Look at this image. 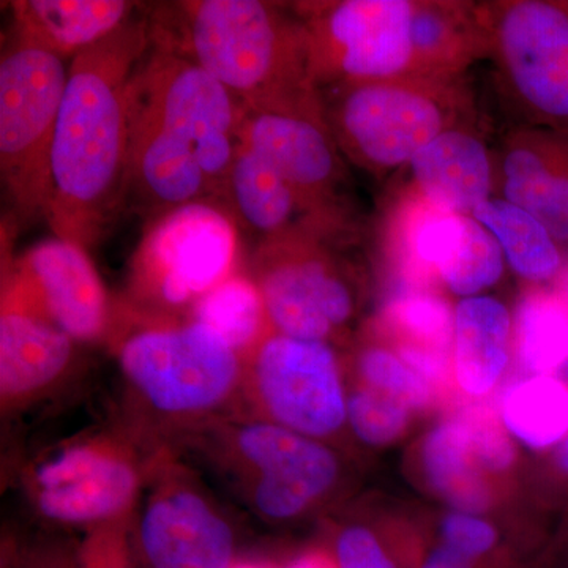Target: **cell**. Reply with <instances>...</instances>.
<instances>
[{"label": "cell", "mask_w": 568, "mask_h": 568, "mask_svg": "<svg viewBox=\"0 0 568 568\" xmlns=\"http://www.w3.org/2000/svg\"><path fill=\"white\" fill-rule=\"evenodd\" d=\"M246 416L331 444L347 428V387L334 343L272 331L245 358Z\"/></svg>", "instance_id": "obj_11"}, {"label": "cell", "mask_w": 568, "mask_h": 568, "mask_svg": "<svg viewBox=\"0 0 568 568\" xmlns=\"http://www.w3.org/2000/svg\"><path fill=\"white\" fill-rule=\"evenodd\" d=\"M514 351L530 375H552L568 365V302L548 291H526L514 313Z\"/></svg>", "instance_id": "obj_28"}, {"label": "cell", "mask_w": 568, "mask_h": 568, "mask_svg": "<svg viewBox=\"0 0 568 568\" xmlns=\"http://www.w3.org/2000/svg\"><path fill=\"white\" fill-rule=\"evenodd\" d=\"M506 267L495 235L473 215H459L457 230L437 264L436 283L457 297H477L503 278Z\"/></svg>", "instance_id": "obj_31"}, {"label": "cell", "mask_w": 568, "mask_h": 568, "mask_svg": "<svg viewBox=\"0 0 568 568\" xmlns=\"http://www.w3.org/2000/svg\"><path fill=\"white\" fill-rule=\"evenodd\" d=\"M129 95L192 149L223 203L241 148L244 104L207 71L153 36L130 80Z\"/></svg>", "instance_id": "obj_10"}, {"label": "cell", "mask_w": 568, "mask_h": 568, "mask_svg": "<svg viewBox=\"0 0 568 568\" xmlns=\"http://www.w3.org/2000/svg\"><path fill=\"white\" fill-rule=\"evenodd\" d=\"M234 568H283L278 564L263 559H239Z\"/></svg>", "instance_id": "obj_41"}, {"label": "cell", "mask_w": 568, "mask_h": 568, "mask_svg": "<svg viewBox=\"0 0 568 568\" xmlns=\"http://www.w3.org/2000/svg\"><path fill=\"white\" fill-rule=\"evenodd\" d=\"M77 342L54 323L18 261L2 278L0 399L3 413L43 398L69 375Z\"/></svg>", "instance_id": "obj_16"}, {"label": "cell", "mask_w": 568, "mask_h": 568, "mask_svg": "<svg viewBox=\"0 0 568 568\" xmlns=\"http://www.w3.org/2000/svg\"><path fill=\"white\" fill-rule=\"evenodd\" d=\"M126 320L136 325L112 334L119 366L152 416L193 432L241 399L245 358L207 325L192 317Z\"/></svg>", "instance_id": "obj_4"}, {"label": "cell", "mask_w": 568, "mask_h": 568, "mask_svg": "<svg viewBox=\"0 0 568 568\" xmlns=\"http://www.w3.org/2000/svg\"><path fill=\"white\" fill-rule=\"evenodd\" d=\"M469 437L474 454L493 480L500 485L518 463L515 439L507 432L499 413L484 403H474L457 410Z\"/></svg>", "instance_id": "obj_34"}, {"label": "cell", "mask_w": 568, "mask_h": 568, "mask_svg": "<svg viewBox=\"0 0 568 568\" xmlns=\"http://www.w3.org/2000/svg\"><path fill=\"white\" fill-rule=\"evenodd\" d=\"M497 82L526 125L568 134V10L548 0L478 3Z\"/></svg>", "instance_id": "obj_8"}, {"label": "cell", "mask_w": 568, "mask_h": 568, "mask_svg": "<svg viewBox=\"0 0 568 568\" xmlns=\"http://www.w3.org/2000/svg\"><path fill=\"white\" fill-rule=\"evenodd\" d=\"M514 354V315L491 295L462 298L455 305L454 381L469 398L497 387Z\"/></svg>", "instance_id": "obj_24"}, {"label": "cell", "mask_w": 568, "mask_h": 568, "mask_svg": "<svg viewBox=\"0 0 568 568\" xmlns=\"http://www.w3.org/2000/svg\"><path fill=\"white\" fill-rule=\"evenodd\" d=\"M134 9L125 0H21L11 3L14 39L65 61L121 29Z\"/></svg>", "instance_id": "obj_22"}, {"label": "cell", "mask_w": 568, "mask_h": 568, "mask_svg": "<svg viewBox=\"0 0 568 568\" xmlns=\"http://www.w3.org/2000/svg\"><path fill=\"white\" fill-rule=\"evenodd\" d=\"M237 224L219 203L183 205L149 222L133 254L126 316L183 320L235 272Z\"/></svg>", "instance_id": "obj_6"}, {"label": "cell", "mask_w": 568, "mask_h": 568, "mask_svg": "<svg viewBox=\"0 0 568 568\" xmlns=\"http://www.w3.org/2000/svg\"><path fill=\"white\" fill-rule=\"evenodd\" d=\"M375 331L377 338L390 346L454 357L455 308L436 290L399 291L384 305Z\"/></svg>", "instance_id": "obj_29"}, {"label": "cell", "mask_w": 568, "mask_h": 568, "mask_svg": "<svg viewBox=\"0 0 568 568\" xmlns=\"http://www.w3.org/2000/svg\"><path fill=\"white\" fill-rule=\"evenodd\" d=\"M67 80L63 59L26 41L14 39L0 63V175L18 222H47Z\"/></svg>", "instance_id": "obj_7"}, {"label": "cell", "mask_w": 568, "mask_h": 568, "mask_svg": "<svg viewBox=\"0 0 568 568\" xmlns=\"http://www.w3.org/2000/svg\"><path fill=\"white\" fill-rule=\"evenodd\" d=\"M317 95L343 156L377 178L406 170L447 130L476 123L473 93L463 77L349 82Z\"/></svg>", "instance_id": "obj_3"}, {"label": "cell", "mask_w": 568, "mask_h": 568, "mask_svg": "<svg viewBox=\"0 0 568 568\" xmlns=\"http://www.w3.org/2000/svg\"><path fill=\"white\" fill-rule=\"evenodd\" d=\"M355 383L390 396L414 414L428 413L437 394L396 354L384 339L375 338L358 347L354 357Z\"/></svg>", "instance_id": "obj_32"}, {"label": "cell", "mask_w": 568, "mask_h": 568, "mask_svg": "<svg viewBox=\"0 0 568 568\" xmlns=\"http://www.w3.org/2000/svg\"><path fill=\"white\" fill-rule=\"evenodd\" d=\"M152 36L222 82L245 110L321 104L305 22L263 0H192L153 10Z\"/></svg>", "instance_id": "obj_2"}, {"label": "cell", "mask_w": 568, "mask_h": 568, "mask_svg": "<svg viewBox=\"0 0 568 568\" xmlns=\"http://www.w3.org/2000/svg\"><path fill=\"white\" fill-rule=\"evenodd\" d=\"M153 457L141 458L130 440L95 435L71 440L32 467L28 489L48 521L91 530L132 518Z\"/></svg>", "instance_id": "obj_12"}, {"label": "cell", "mask_w": 568, "mask_h": 568, "mask_svg": "<svg viewBox=\"0 0 568 568\" xmlns=\"http://www.w3.org/2000/svg\"><path fill=\"white\" fill-rule=\"evenodd\" d=\"M414 465L426 491L455 511L484 515L496 506L500 485L478 463L458 413L422 437Z\"/></svg>", "instance_id": "obj_23"}, {"label": "cell", "mask_w": 568, "mask_h": 568, "mask_svg": "<svg viewBox=\"0 0 568 568\" xmlns=\"http://www.w3.org/2000/svg\"><path fill=\"white\" fill-rule=\"evenodd\" d=\"M134 537L148 568H234L233 526L185 467L153 455Z\"/></svg>", "instance_id": "obj_14"}, {"label": "cell", "mask_w": 568, "mask_h": 568, "mask_svg": "<svg viewBox=\"0 0 568 568\" xmlns=\"http://www.w3.org/2000/svg\"><path fill=\"white\" fill-rule=\"evenodd\" d=\"M194 203L223 204L192 149L129 95L126 209L152 222Z\"/></svg>", "instance_id": "obj_17"}, {"label": "cell", "mask_w": 568, "mask_h": 568, "mask_svg": "<svg viewBox=\"0 0 568 568\" xmlns=\"http://www.w3.org/2000/svg\"><path fill=\"white\" fill-rule=\"evenodd\" d=\"M406 170L410 193L459 215H473L477 205L496 193V160L476 123L447 130Z\"/></svg>", "instance_id": "obj_21"}, {"label": "cell", "mask_w": 568, "mask_h": 568, "mask_svg": "<svg viewBox=\"0 0 568 568\" xmlns=\"http://www.w3.org/2000/svg\"><path fill=\"white\" fill-rule=\"evenodd\" d=\"M239 141L274 168L316 211L358 231L349 170L325 123L323 104L245 110Z\"/></svg>", "instance_id": "obj_15"}, {"label": "cell", "mask_w": 568, "mask_h": 568, "mask_svg": "<svg viewBox=\"0 0 568 568\" xmlns=\"http://www.w3.org/2000/svg\"><path fill=\"white\" fill-rule=\"evenodd\" d=\"M190 317L212 328L244 358L272 332L260 287L250 274L241 272L201 297Z\"/></svg>", "instance_id": "obj_30"}, {"label": "cell", "mask_w": 568, "mask_h": 568, "mask_svg": "<svg viewBox=\"0 0 568 568\" xmlns=\"http://www.w3.org/2000/svg\"><path fill=\"white\" fill-rule=\"evenodd\" d=\"M17 261L70 338L93 343L112 335L115 313L88 250L54 235Z\"/></svg>", "instance_id": "obj_19"}, {"label": "cell", "mask_w": 568, "mask_h": 568, "mask_svg": "<svg viewBox=\"0 0 568 568\" xmlns=\"http://www.w3.org/2000/svg\"><path fill=\"white\" fill-rule=\"evenodd\" d=\"M496 192L536 216L559 244H568V134L511 129L497 153Z\"/></svg>", "instance_id": "obj_20"}, {"label": "cell", "mask_w": 568, "mask_h": 568, "mask_svg": "<svg viewBox=\"0 0 568 568\" xmlns=\"http://www.w3.org/2000/svg\"><path fill=\"white\" fill-rule=\"evenodd\" d=\"M151 41V18L133 17L70 62L47 223L55 237L88 252L126 209L129 84Z\"/></svg>", "instance_id": "obj_1"}, {"label": "cell", "mask_w": 568, "mask_h": 568, "mask_svg": "<svg viewBox=\"0 0 568 568\" xmlns=\"http://www.w3.org/2000/svg\"><path fill=\"white\" fill-rule=\"evenodd\" d=\"M351 242L290 237L256 245L248 274L276 334L334 343L357 312L353 268L339 254Z\"/></svg>", "instance_id": "obj_9"}, {"label": "cell", "mask_w": 568, "mask_h": 568, "mask_svg": "<svg viewBox=\"0 0 568 568\" xmlns=\"http://www.w3.org/2000/svg\"><path fill=\"white\" fill-rule=\"evenodd\" d=\"M141 560L134 517L88 530L77 551V568H141Z\"/></svg>", "instance_id": "obj_35"}, {"label": "cell", "mask_w": 568, "mask_h": 568, "mask_svg": "<svg viewBox=\"0 0 568 568\" xmlns=\"http://www.w3.org/2000/svg\"><path fill=\"white\" fill-rule=\"evenodd\" d=\"M549 463L555 470V476H558L564 484H568V435L558 447L552 448Z\"/></svg>", "instance_id": "obj_39"}, {"label": "cell", "mask_w": 568, "mask_h": 568, "mask_svg": "<svg viewBox=\"0 0 568 568\" xmlns=\"http://www.w3.org/2000/svg\"><path fill=\"white\" fill-rule=\"evenodd\" d=\"M308 32L316 92L334 85L417 77L410 22L414 0L295 3Z\"/></svg>", "instance_id": "obj_13"}, {"label": "cell", "mask_w": 568, "mask_h": 568, "mask_svg": "<svg viewBox=\"0 0 568 568\" xmlns=\"http://www.w3.org/2000/svg\"><path fill=\"white\" fill-rule=\"evenodd\" d=\"M403 566L405 568H474L435 541L403 560Z\"/></svg>", "instance_id": "obj_37"}, {"label": "cell", "mask_w": 568, "mask_h": 568, "mask_svg": "<svg viewBox=\"0 0 568 568\" xmlns=\"http://www.w3.org/2000/svg\"><path fill=\"white\" fill-rule=\"evenodd\" d=\"M564 3V7H566V9L568 10V2H562Z\"/></svg>", "instance_id": "obj_43"}, {"label": "cell", "mask_w": 568, "mask_h": 568, "mask_svg": "<svg viewBox=\"0 0 568 568\" xmlns=\"http://www.w3.org/2000/svg\"><path fill=\"white\" fill-rule=\"evenodd\" d=\"M551 568H568V536L552 545Z\"/></svg>", "instance_id": "obj_40"}, {"label": "cell", "mask_w": 568, "mask_h": 568, "mask_svg": "<svg viewBox=\"0 0 568 568\" xmlns=\"http://www.w3.org/2000/svg\"><path fill=\"white\" fill-rule=\"evenodd\" d=\"M473 216L495 235L507 267L523 282L548 283L562 271L559 242L525 209L493 196L477 205Z\"/></svg>", "instance_id": "obj_26"}, {"label": "cell", "mask_w": 568, "mask_h": 568, "mask_svg": "<svg viewBox=\"0 0 568 568\" xmlns=\"http://www.w3.org/2000/svg\"><path fill=\"white\" fill-rule=\"evenodd\" d=\"M328 549L336 568H405L399 556L387 547L386 538L362 521L338 528Z\"/></svg>", "instance_id": "obj_36"}, {"label": "cell", "mask_w": 568, "mask_h": 568, "mask_svg": "<svg viewBox=\"0 0 568 568\" xmlns=\"http://www.w3.org/2000/svg\"><path fill=\"white\" fill-rule=\"evenodd\" d=\"M10 560L3 552V562L13 568ZM21 568H77V552L63 548L40 549L22 560Z\"/></svg>", "instance_id": "obj_38"}, {"label": "cell", "mask_w": 568, "mask_h": 568, "mask_svg": "<svg viewBox=\"0 0 568 568\" xmlns=\"http://www.w3.org/2000/svg\"><path fill=\"white\" fill-rule=\"evenodd\" d=\"M223 204L235 224L256 239V245L290 237L353 242L358 234L316 211L274 168L244 145L235 153Z\"/></svg>", "instance_id": "obj_18"}, {"label": "cell", "mask_w": 568, "mask_h": 568, "mask_svg": "<svg viewBox=\"0 0 568 568\" xmlns=\"http://www.w3.org/2000/svg\"><path fill=\"white\" fill-rule=\"evenodd\" d=\"M416 414L403 403L355 383L347 388V428L362 444L383 448L398 443Z\"/></svg>", "instance_id": "obj_33"}, {"label": "cell", "mask_w": 568, "mask_h": 568, "mask_svg": "<svg viewBox=\"0 0 568 568\" xmlns=\"http://www.w3.org/2000/svg\"><path fill=\"white\" fill-rule=\"evenodd\" d=\"M417 77H463L478 58H487L478 3L414 0L410 22Z\"/></svg>", "instance_id": "obj_25"}, {"label": "cell", "mask_w": 568, "mask_h": 568, "mask_svg": "<svg viewBox=\"0 0 568 568\" xmlns=\"http://www.w3.org/2000/svg\"><path fill=\"white\" fill-rule=\"evenodd\" d=\"M190 435L265 521L282 525L306 517L342 481V462L331 444L261 418H220Z\"/></svg>", "instance_id": "obj_5"}, {"label": "cell", "mask_w": 568, "mask_h": 568, "mask_svg": "<svg viewBox=\"0 0 568 568\" xmlns=\"http://www.w3.org/2000/svg\"><path fill=\"white\" fill-rule=\"evenodd\" d=\"M298 568H324V567H320V566H305V567H298Z\"/></svg>", "instance_id": "obj_42"}, {"label": "cell", "mask_w": 568, "mask_h": 568, "mask_svg": "<svg viewBox=\"0 0 568 568\" xmlns=\"http://www.w3.org/2000/svg\"><path fill=\"white\" fill-rule=\"evenodd\" d=\"M499 416L521 446L551 452L568 435V384L552 375L525 377L503 395Z\"/></svg>", "instance_id": "obj_27"}]
</instances>
